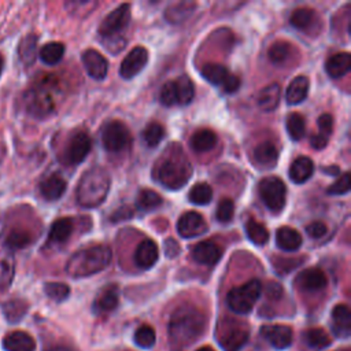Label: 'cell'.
<instances>
[{
  "label": "cell",
  "mask_w": 351,
  "mask_h": 351,
  "mask_svg": "<svg viewBox=\"0 0 351 351\" xmlns=\"http://www.w3.org/2000/svg\"><path fill=\"white\" fill-rule=\"evenodd\" d=\"M207 318L202 310L192 304L180 306L170 317L169 336L174 344L185 346L199 339L206 328Z\"/></svg>",
  "instance_id": "6da1fadb"
},
{
  "label": "cell",
  "mask_w": 351,
  "mask_h": 351,
  "mask_svg": "<svg viewBox=\"0 0 351 351\" xmlns=\"http://www.w3.org/2000/svg\"><path fill=\"white\" fill-rule=\"evenodd\" d=\"M111 262V250L106 244H96L74 252L66 263L70 277L81 278L104 270Z\"/></svg>",
  "instance_id": "7a4b0ae2"
},
{
  "label": "cell",
  "mask_w": 351,
  "mask_h": 351,
  "mask_svg": "<svg viewBox=\"0 0 351 351\" xmlns=\"http://www.w3.org/2000/svg\"><path fill=\"white\" fill-rule=\"evenodd\" d=\"M110 174L100 166L88 169L78 181L75 196L80 206L92 208L101 204L110 191Z\"/></svg>",
  "instance_id": "3957f363"
},
{
  "label": "cell",
  "mask_w": 351,
  "mask_h": 351,
  "mask_svg": "<svg viewBox=\"0 0 351 351\" xmlns=\"http://www.w3.org/2000/svg\"><path fill=\"white\" fill-rule=\"evenodd\" d=\"M154 176L163 186L181 189L192 176V166L182 154H169L158 162Z\"/></svg>",
  "instance_id": "277c9868"
},
{
  "label": "cell",
  "mask_w": 351,
  "mask_h": 351,
  "mask_svg": "<svg viewBox=\"0 0 351 351\" xmlns=\"http://www.w3.org/2000/svg\"><path fill=\"white\" fill-rule=\"evenodd\" d=\"M130 21V5L121 4L112 10L101 22L99 34L103 38V45L112 53L119 52L125 47V38L122 37L123 30L128 27Z\"/></svg>",
  "instance_id": "5b68a950"
},
{
  "label": "cell",
  "mask_w": 351,
  "mask_h": 351,
  "mask_svg": "<svg viewBox=\"0 0 351 351\" xmlns=\"http://www.w3.org/2000/svg\"><path fill=\"white\" fill-rule=\"evenodd\" d=\"M261 292L262 284L259 280L254 278L240 287L232 288L226 296V303L233 313L247 314L252 310L254 304L261 296Z\"/></svg>",
  "instance_id": "8992f818"
},
{
  "label": "cell",
  "mask_w": 351,
  "mask_h": 351,
  "mask_svg": "<svg viewBox=\"0 0 351 351\" xmlns=\"http://www.w3.org/2000/svg\"><path fill=\"white\" fill-rule=\"evenodd\" d=\"M259 196L265 206L273 211V213H280L287 200V186L284 181L276 176H269L265 177L258 186Z\"/></svg>",
  "instance_id": "52a82bcc"
},
{
  "label": "cell",
  "mask_w": 351,
  "mask_h": 351,
  "mask_svg": "<svg viewBox=\"0 0 351 351\" xmlns=\"http://www.w3.org/2000/svg\"><path fill=\"white\" fill-rule=\"evenodd\" d=\"M202 77L215 86H222L226 93H233L240 86V80L219 63H206L200 69Z\"/></svg>",
  "instance_id": "ba28073f"
},
{
  "label": "cell",
  "mask_w": 351,
  "mask_h": 351,
  "mask_svg": "<svg viewBox=\"0 0 351 351\" xmlns=\"http://www.w3.org/2000/svg\"><path fill=\"white\" fill-rule=\"evenodd\" d=\"M101 143L106 151L119 152L130 143L128 126L121 121H110L101 129Z\"/></svg>",
  "instance_id": "9c48e42d"
},
{
  "label": "cell",
  "mask_w": 351,
  "mask_h": 351,
  "mask_svg": "<svg viewBox=\"0 0 351 351\" xmlns=\"http://www.w3.org/2000/svg\"><path fill=\"white\" fill-rule=\"evenodd\" d=\"M248 340V328L243 322L230 321L221 326L218 341L225 351H240Z\"/></svg>",
  "instance_id": "30bf717a"
},
{
  "label": "cell",
  "mask_w": 351,
  "mask_h": 351,
  "mask_svg": "<svg viewBox=\"0 0 351 351\" xmlns=\"http://www.w3.org/2000/svg\"><path fill=\"white\" fill-rule=\"evenodd\" d=\"M25 108L34 118H45L55 110V103L51 93L45 89H30L25 93Z\"/></svg>",
  "instance_id": "8fae6325"
},
{
  "label": "cell",
  "mask_w": 351,
  "mask_h": 351,
  "mask_svg": "<svg viewBox=\"0 0 351 351\" xmlns=\"http://www.w3.org/2000/svg\"><path fill=\"white\" fill-rule=\"evenodd\" d=\"M90 147H92V140L88 133H85V132L74 133L70 137V140L63 151V162L69 166L80 165L88 156Z\"/></svg>",
  "instance_id": "7c38bea8"
},
{
  "label": "cell",
  "mask_w": 351,
  "mask_h": 351,
  "mask_svg": "<svg viewBox=\"0 0 351 351\" xmlns=\"http://www.w3.org/2000/svg\"><path fill=\"white\" fill-rule=\"evenodd\" d=\"M148 62V51L144 47H134L122 60L119 67V74L125 80L136 77Z\"/></svg>",
  "instance_id": "4fadbf2b"
},
{
  "label": "cell",
  "mask_w": 351,
  "mask_h": 351,
  "mask_svg": "<svg viewBox=\"0 0 351 351\" xmlns=\"http://www.w3.org/2000/svg\"><path fill=\"white\" fill-rule=\"evenodd\" d=\"M207 230V223L204 218L196 211L184 213L177 222V232L184 239L196 237Z\"/></svg>",
  "instance_id": "5bb4252c"
},
{
  "label": "cell",
  "mask_w": 351,
  "mask_h": 351,
  "mask_svg": "<svg viewBox=\"0 0 351 351\" xmlns=\"http://www.w3.org/2000/svg\"><path fill=\"white\" fill-rule=\"evenodd\" d=\"M326 282H328V280H326L325 273L317 267H310V269L300 271L295 280V284L298 285V288H300L302 291H307V292L321 291L326 287Z\"/></svg>",
  "instance_id": "9a60e30c"
},
{
  "label": "cell",
  "mask_w": 351,
  "mask_h": 351,
  "mask_svg": "<svg viewBox=\"0 0 351 351\" xmlns=\"http://www.w3.org/2000/svg\"><path fill=\"white\" fill-rule=\"evenodd\" d=\"M15 276V258L14 252L0 240V291L11 287Z\"/></svg>",
  "instance_id": "2e32d148"
},
{
  "label": "cell",
  "mask_w": 351,
  "mask_h": 351,
  "mask_svg": "<svg viewBox=\"0 0 351 351\" xmlns=\"http://www.w3.org/2000/svg\"><path fill=\"white\" fill-rule=\"evenodd\" d=\"M261 335L278 350L287 348L292 341V329L287 325H265L261 328Z\"/></svg>",
  "instance_id": "e0dca14e"
},
{
  "label": "cell",
  "mask_w": 351,
  "mask_h": 351,
  "mask_svg": "<svg viewBox=\"0 0 351 351\" xmlns=\"http://www.w3.org/2000/svg\"><path fill=\"white\" fill-rule=\"evenodd\" d=\"M82 63L86 73L95 80H103L108 71L106 58L96 49H86L82 52Z\"/></svg>",
  "instance_id": "ac0fdd59"
},
{
  "label": "cell",
  "mask_w": 351,
  "mask_h": 351,
  "mask_svg": "<svg viewBox=\"0 0 351 351\" xmlns=\"http://www.w3.org/2000/svg\"><path fill=\"white\" fill-rule=\"evenodd\" d=\"M191 254L195 262L200 265H208V266L215 265L222 256L221 248L214 241H210V240H203L196 245H193Z\"/></svg>",
  "instance_id": "d6986e66"
},
{
  "label": "cell",
  "mask_w": 351,
  "mask_h": 351,
  "mask_svg": "<svg viewBox=\"0 0 351 351\" xmlns=\"http://www.w3.org/2000/svg\"><path fill=\"white\" fill-rule=\"evenodd\" d=\"M158 258H159V250H158V245L154 240H144L141 241L136 251H134V263L140 267V269H149L152 267L156 262H158Z\"/></svg>",
  "instance_id": "ffe728a7"
},
{
  "label": "cell",
  "mask_w": 351,
  "mask_h": 351,
  "mask_svg": "<svg viewBox=\"0 0 351 351\" xmlns=\"http://www.w3.org/2000/svg\"><path fill=\"white\" fill-rule=\"evenodd\" d=\"M67 182L59 174H51L40 182V193L48 202H55L66 192Z\"/></svg>",
  "instance_id": "44dd1931"
},
{
  "label": "cell",
  "mask_w": 351,
  "mask_h": 351,
  "mask_svg": "<svg viewBox=\"0 0 351 351\" xmlns=\"http://www.w3.org/2000/svg\"><path fill=\"white\" fill-rule=\"evenodd\" d=\"M4 351H34V339L23 330H14L4 336L3 339Z\"/></svg>",
  "instance_id": "7402d4cb"
},
{
  "label": "cell",
  "mask_w": 351,
  "mask_h": 351,
  "mask_svg": "<svg viewBox=\"0 0 351 351\" xmlns=\"http://www.w3.org/2000/svg\"><path fill=\"white\" fill-rule=\"evenodd\" d=\"M332 328L336 336L348 337L351 332V311L347 304H337L332 310Z\"/></svg>",
  "instance_id": "603a6c76"
},
{
  "label": "cell",
  "mask_w": 351,
  "mask_h": 351,
  "mask_svg": "<svg viewBox=\"0 0 351 351\" xmlns=\"http://www.w3.org/2000/svg\"><path fill=\"white\" fill-rule=\"evenodd\" d=\"M351 69V56L348 52H339L332 55L325 62V70L332 78H341Z\"/></svg>",
  "instance_id": "cb8c5ba5"
},
{
  "label": "cell",
  "mask_w": 351,
  "mask_h": 351,
  "mask_svg": "<svg viewBox=\"0 0 351 351\" xmlns=\"http://www.w3.org/2000/svg\"><path fill=\"white\" fill-rule=\"evenodd\" d=\"M118 306V288L108 285L99 292L93 302V311L97 314L112 311Z\"/></svg>",
  "instance_id": "d4e9b609"
},
{
  "label": "cell",
  "mask_w": 351,
  "mask_h": 351,
  "mask_svg": "<svg viewBox=\"0 0 351 351\" xmlns=\"http://www.w3.org/2000/svg\"><path fill=\"white\" fill-rule=\"evenodd\" d=\"M281 99V86L278 84H269L262 88L256 96V103L263 111H273L277 108Z\"/></svg>",
  "instance_id": "484cf974"
},
{
  "label": "cell",
  "mask_w": 351,
  "mask_h": 351,
  "mask_svg": "<svg viewBox=\"0 0 351 351\" xmlns=\"http://www.w3.org/2000/svg\"><path fill=\"white\" fill-rule=\"evenodd\" d=\"M314 173V163L307 156L296 158L289 167V178L295 184L306 182Z\"/></svg>",
  "instance_id": "4316f807"
},
{
  "label": "cell",
  "mask_w": 351,
  "mask_h": 351,
  "mask_svg": "<svg viewBox=\"0 0 351 351\" xmlns=\"http://www.w3.org/2000/svg\"><path fill=\"white\" fill-rule=\"evenodd\" d=\"M276 244L282 251H296L302 245V236L289 226H281L276 233Z\"/></svg>",
  "instance_id": "83f0119b"
},
{
  "label": "cell",
  "mask_w": 351,
  "mask_h": 351,
  "mask_svg": "<svg viewBox=\"0 0 351 351\" xmlns=\"http://www.w3.org/2000/svg\"><path fill=\"white\" fill-rule=\"evenodd\" d=\"M308 78L304 75H298L296 78H293L291 81V84L287 88V93H285V99L288 101V104H299L302 103L308 93Z\"/></svg>",
  "instance_id": "f1b7e54d"
},
{
  "label": "cell",
  "mask_w": 351,
  "mask_h": 351,
  "mask_svg": "<svg viewBox=\"0 0 351 351\" xmlns=\"http://www.w3.org/2000/svg\"><path fill=\"white\" fill-rule=\"evenodd\" d=\"M37 43H38V37L33 33L26 34L18 45V55L21 62L25 66H32L37 56H38V51H37Z\"/></svg>",
  "instance_id": "f546056e"
},
{
  "label": "cell",
  "mask_w": 351,
  "mask_h": 351,
  "mask_svg": "<svg viewBox=\"0 0 351 351\" xmlns=\"http://www.w3.org/2000/svg\"><path fill=\"white\" fill-rule=\"evenodd\" d=\"M254 160L265 167H271L278 159V151L270 141H263L254 148Z\"/></svg>",
  "instance_id": "4dcf8cb0"
},
{
  "label": "cell",
  "mask_w": 351,
  "mask_h": 351,
  "mask_svg": "<svg viewBox=\"0 0 351 351\" xmlns=\"http://www.w3.org/2000/svg\"><path fill=\"white\" fill-rule=\"evenodd\" d=\"M196 7V3L192 1H180L169 5L165 11V18L169 23H181L191 16Z\"/></svg>",
  "instance_id": "1f68e13d"
},
{
  "label": "cell",
  "mask_w": 351,
  "mask_h": 351,
  "mask_svg": "<svg viewBox=\"0 0 351 351\" xmlns=\"http://www.w3.org/2000/svg\"><path fill=\"white\" fill-rule=\"evenodd\" d=\"M73 221L70 218H59L55 222H52L49 233H48V241L52 244H60L64 243L73 233Z\"/></svg>",
  "instance_id": "d6a6232c"
},
{
  "label": "cell",
  "mask_w": 351,
  "mask_h": 351,
  "mask_svg": "<svg viewBox=\"0 0 351 351\" xmlns=\"http://www.w3.org/2000/svg\"><path fill=\"white\" fill-rule=\"evenodd\" d=\"M217 134L210 129H199L191 137V147L195 152H207L217 144Z\"/></svg>",
  "instance_id": "836d02e7"
},
{
  "label": "cell",
  "mask_w": 351,
  "mask_h": 351,
  "mask_svg": "<svg viewBox=\"0 0 351 351\" xmlns=\"http://www.w3.org/2000/svg\"><path fill=\"white\" fill-rule=\"evenodd\" d=\"M63 55H64V45L59 41H49L44 44L38 51V56L41 62L48 66H53L59 63Z\"/></svg>",
  "instance_id": "e575fe53"
},
{
  "label": "cell",
  "mask_w": 351,
  "mask_h": 351,
  "mask_svg": "<svg viewBox=\"0 0 351 351\" xmlns=\"http://www.w3.org/2000/svg\"><path fill=\"white\" fill-rule=\"evenodd\" d=\"M27 308H29L27 303L22 299H11V300L3 303V306H1L5 319L11 324L21 321L25 317V314L27 313Z\"/></svg>",
  "instance_id": "d590c367"
},
{
  "label": "cell",
  "mask_w": 351,
  "mask_h": 351,
  "mask_svg": "<svg viewBox=\"0 0 351 351\" xmlns=\"http://www.w3.org/2000/svg\"><path fill=\"white\" fill-rule=\"evenodd\" d=\"M176 93H177V104L186 106L192 101L195 96V88L188 75H181L174 81Z\"/></svg>",
  "instance_id": "8d00e7d4"
},
{
  "label": "cell",
  "mask_w": 351,
  "mask_h": 351,
  "mask_svg": "<svg viewBox=\"0 0 351 351\" xmlns=\"http://www.w3.org/2000/svg\"><path fill=\"white\" fill-rule=\"evenodd\" d=\"M188 197H189L191 203H193L196 206H204L211 202L213 189L207 182H197L191 188Z\"/></svg>",
  "instance_id": "74e56055"
},
{
  "label": "cell",
  "mask_w": 351,
  "mask_h": 351,
  "mask_svg": "<svg viewBox=\"0 0 351 351\" xmlns=\"http://www.w3.org/2000/svg\"><path fill=\"white\" fill-rule=\"evenodd\" d=\"M32 236L27 230H23V229H14L11 230L5 237H4V244L11 250H21V248H25L27 247L30 243H32Z\"/></svg>",
  "instance_id": "f35d334b"
},
{
  "label": "cell",
  "mask_w": 351,
  "mask_h": 351,
  "mask_svg": "<svg viewBox=\"0 0 351 351\" xmlns=\"http://www.w3.org/2000/svg\"><path fill=\"white\" fill-rule=\"evenodd\" d=\"M245 233H247L248 239L254 244H256V245H263L269 240L267 229L262 223L256 222L255 219H248L247 221V223H245Z\"/></svg>",
  "instance_id": "ab89813d"
},
{
  "label": "cell",
  "mask_w": 351,
  "mask_h": 351,
  "mask_svg": "<svg viewBox=\"0 0 351 351\" xmlns=\"http://www.w3.org/2000/svg\"><path fill=\"white\" fill-rule=\"evenodd\" d=\"M287 130L293 141L302 140L306 132V122L303 115H300L299 112L289 114L287 118Z\"/></svg>",
  "instance_id": "60d3db41"
},
{
  "label": "cell",
  "mask_w": 351,
  "mask_h": 351,
  "mask_svg": "<svg viewBox=\"0 0 351 351\" xmlns=\"http://www.w3.org/2000/svg\"><path fill=\"white\" fill-rule=\"evenodd\" d=\"M304 343L311 348H324L330 343L328 333L321 328H311L303 333Z\"/></svg>",
  "instance_id": "b9f144b4"
},
{
  "label": "cell",
  "mask_w": 351,
  "mask_h": 351,
  "mask_svg": "<svg viewBox=\"0 0 351 351\" xmlns=\"http://www.w3.org/2000/svg\"><path fill=\"white\" fill-rule=\"evenodd\" d=\"M313 19H314V10L307 7H300L292 12L289 22L293 27L299 30H306L311 25Z\"/></svg>",
  "instance_id": "7bdbcfd3"
},
{
  "label": "cell",
  "mask_w": 351,
  "mask_h": 351,
  "mask_svg": "<svg viewBox=\"0 0 351 351\" xmlns=\"http://www.w3.org/2000/svg\"><path fill=\"white\" fill-rule=\"evenodd\" d=\"M136 204L141 210H152L162 204V197L152 189H141L136 197Z\"/></svg>",
  "instance_id": "ee69618b"
},
{
  "label": "cell",
  "mask_w": 351,
  "mask_h": 351,
  "mask_svg": "<svg viewBox=\"0 0 351 351\" xmlns=\"http://www.w3.org/2000/svg\"><path fill=\"white\" fill-rule=\"evenodd\" d=\"M291 55V45L285 41H276L270 45L267 56L273 64H282Z\"/></svg>",
  "instance_id": "f6af8a7d"
},
{
  "label": "cell",
  "mask_w": 351,
  "mask_h": 351,
  "mask_svg": "<svg viewBox=\"0 0 351 351\" xmlns=\"http://www.w3.org/2000/svg\"><path fill=\"white\" fill-rule=\"evenodd\" d=\"M163 134H165V130H163V126L158 122H151L145 126V129L143 130V138L145 141V144L148 147H156L162 138H163Z\"/></svg>",
  "instance_id": "bcb514c9"
},
{
  "label": "cell",
  "mask_w": 351,
  "mask_h": 351,
  "mask_svg": "<svg viewBox=\"0 0 351 351\" xmlns=\"http://www.w3.org/2000/svg\"><path fill=\"white\" fill-rule=\"evenodd\" d=\"M44 292L53 302H63L69 298L70 288L63 282H47L44 285Z\"/></svg>",
  "instance_id": "7dc6e473"
},
{
  "label": "cell",
  "mask_w": 351,
  "mask_h": 351,
  "mask_svg": "<svg viewBox=\"0 0 351 351\" xmlns=\"http://www.w3.org/2000/svg\"><path fill=\"white\" fill-rule=\"evenodd\" d=\"M156 336H155V330L154 328H151L149 325H141L140 328H137V330L134 332V343L141 347V348H149L155 344Z\"/></svg>",
  "instance_id": "c3c4849f"
},
{
  "label": "cell",
  "mask_w": 351,
  "mask_h": 351,
  "mask_svg": "<svg viewBox=\"0 0 351 351\" xmlns=\"http://www.w3.org/2000/svg\"><path fill=\"white\" fill-rule=\"evenodd\" d=\"M234 214V204L230 199H222L217 207V219L219 222H229Z\"/></svg>",
  "instance_id": "681fc988"
},
{
  "label": "cell",
  "mask_w": 351,
  "mask_h": 351,
  "mask_svg": "<svg viewBox=\"0 0 351 351\" xmlns=\"http://www.w3.org/2000/svg\"><path fill=\"white\" fill-rule=\"evenodd\" d=\"M159 99H160V103L165 104V106H174V104H177V93H176L174 81H167L162 86Z\"/></svg>",
  "instance_id": "f907efd6"
},
{
  "label": "cell",
  "mask_w": 351,
  "mask_h": 351,
  "mask_svg": "<svg viewBox=\"0 0 351 351\" xmlns=\"http://www.w3.org/2000/svg\"><path fill=\"white\" fill-rule=\"evenodd\" d=\"M350 191V174L344 173L343 176H340L329 188H328V193L329 195H344Z\"/></svg>",
  "instance_id": "816d5d0a"
},
{
  "label": "cell",
  "mask_w": 351,
  "mask_h": 351,
  "mask_svg": "<svg viewBox=\"0 0 351 351\" xmlns=\"http://www.w3.org/2000/svg\"><path fill=\"white\" fill-rule=\"evenodd\" d=\"M317 125L319 129V134L324 137H329L333 129V118L329 114H322L318 119H317Z\"/></svg>",
  "instance_id": "f5cc1de1"
},
{
  "label": "cell",
  "mask_w": 351,
  "mask_h": 351,
  "mask_svg": "<svg viewBox=\"0 0 351 351\" xmlns=\"http://www.w3.org/2000/svg\"><path fill=\"white\" fill-rule=\"evenodd\" d=\"M306 232H307V234H308L310 237H313V239H319V237H322V236L328 232V228H326V225H325L324 222H321V221H314V222H311V223L307 225Z\"/></svg>",
  "instance_id": "db71d44e"
},
{
  "label": "cell",
  "mask_w": 351,
  "mask_h": 351,
  "mask_svg": "<svg viewBox=\"0 0 351 351\" xmlns=\"http://www.w3.org/2000/svg\"><path fill=\"white\" fill-rule=\"evenodd\" d=\"M310 144H311V147H313V148H315V149H322V148H325V147H326V144H328V138H326V137H324V136H321L319 133H317V134L311 136V138H310Z\"/></svg>",
  "instance_id": "11a10c76"
},
{
  "label": "cell",
  "mask_w": 351,
  "mask_h": 351,
  "mask_svg": "<svg viewBox=\"0 0 351 351\" xmlns=\"http://www.w3.org/2000/svg\"><path fill=\"white\" fill-rule=\"evenodd\" d=\"M267 293L270 298H280L281 295V287L278 284H270L267 288Z\"/></svg>",
  "instance_id": "9f6ffc18"
},
{
  "label": "cell",
  "mask_w": 351,
  "mask_h": 351,
  "mask_svg": "<svg viewBox=\"0 0 351 351\" xmlns=\"http://www.w3.org/2000/svg\"><path fill=\"white\" fill-rule=\"evenodd\" d=\"M47 351H73V350L66 347V346H55V347H52V348H49Z\"/></svg>",
  "instance_id": "6f0895ef"
},
{
  "label": "cell",
  "mask_w": 351,
  "mask_h": 351,
  "mask_svg": "<svg viewBox=\"0 0 351 351\" xmlns=\"http://www.w3.org/2000/svg\"><path fill=\"white\" fill-rule=\"evenodd\" d=\"M3 70H4V58H3V55L0 53V75H1Z\"/></svg>",
  "instance_id": "680465c9"
},
{
  "label": "cell",
  "mask_w": 351,
  "mask_h": 351,
  "mask_svg": "<svg viewBox=\"0 0 351 351\" xmlns=\"http://www.w3.org/2000/svg\"><path fill=\"white\" fill-rule=\"evenodd\" d=\"M197 351H214L211 347H202V348H199Z\"/></svg>",
  "instance_id": "91938a15"
}]
</instances>
